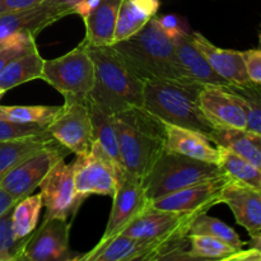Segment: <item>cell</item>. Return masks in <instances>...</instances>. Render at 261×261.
Wrapping results in <instances>:
<instances>
[{
    "mask_svg": "<svg viewBox=\"0 0 261 261\" xmlns=\"http://www.w3.org/2000/svg\"><path fill=\"white\" fill-rule=\"evenodd\" d=\"M122 167L144 180L166 149L165 122L143 107L115 114Z\"/></svg>",
    "mask_w": 261,
    "mask_h": 261,
    "instance_id": "obj_1",
    "label": "cell"
},
{
    "mask_svg": "<svg viewBox=\"0 0 261 261\" xmlns=\"http://www.w3.org/2000/svg\"><path fill=\"white\" fill-rule=\"evenodd\" d=\"M110 46L143 82L154 79L188 81L176 61L173 41L160 27L157 15L132 37Z\"/></svg>",
    "mask_w": 261,
    "mask_h": 261,
    "instance_id": "obj_2",
    "label": "cell"
},
{
    "mask_svg": "<svg viewBox=\"0 0 261 261\" xmlns=\"http://www.w3.org/2000/svg\"><path fill=\"white\" fill-rule=\"evenodd\" d=\"M94 86L89 99L111 114L143 107L144 82L138 78L111 46L89 45Z\"/></svg>",
    "mask_w": 261,
    "mask_h": 261,
    "instance_id": "obj_3",
    "label": "cell"
},
{
    "mask_svg": "<svg viewBox=\"0 0 261 261\" xmlns=\"http://www.w3.org/2000/svg\"><path fill=\"white\" fill-rule=\"evenodd\" d=\"M204 84L178 79L144 82L143 109L166 124L177 125L208 134L213 125L199 106V93Z\"/></svg>",
    "mask_w": 261,
    "mask_h": 261,
    "instance_id": "obj_4",
    "label": "cell"
},
{
    "mask_svg": "<svg viewBox=\"0 0 261 261\" xmlns=\"http://www.w3.org/2000/svg\"><path fill=\"white\" fill-rule=\"evenodd\" d=\"M223 175L226 173L219 165L165 149L143 180V185L148 198L153 201L173 191Z\"/></svg>",
    "mask_w": 261,
    "mask_h": 261,
    "instance_id": "obj_5",
    "label": "cell"
},
{
    "mask_svg": "<svg viewBox=\"0 0 261 261\" xmlns=\"http://www.w3.org/2000/svg\"><path fill=\"white\" fill-rule=\"evenodd\" d=\"M41 79L63 94L65 101H88L94 86V65L88 41L84 38L65 55L45 60Z\"/></svg>",
    "mask_w": 261,
    "mask_h": 261,
    "instance_id": "obj_6",
    "label": "cell"
},
{
    "mask_svg": "<svg viewBox=\"0 0 261 261\" xmlns=\"http://www.w3.org/2000/svg\"><path fill=\"white\" fill-rule=\"evenodd\" d=\"M76 205L89 195L114 196L117 177L124 171L96 142H92L87 154L76 155L73 162Z\"/></svg>",
    "mask_w": 261,
    "mask_h": 261,
    "instance_id": "obj_7",
    "label": "cell"
},
{
    "mask_svg": "<svg viewBox=\"0 0 261 261\" xmlns=\"http://www.w3.org/2000/svg\"><path fill=\"white\" fill-rule=\"evenodd\" d=\"M69 153L70 150L54 139L50 144L10 170L0 181V188L17 201L22 200L40 186L48 171Z\"/></svg>",
    "mask_w": 261,
    "mask_h": 261,
    "instance_id": "obj_8",
    "label": "cell"
},
{
    "mask_svg": "<svg viewBox=\"0 0 261 261\" xmlns=\"http://www.w3.org/2000/svg\"><path fill=\"white\" fill-rule=\"evenodd\" d=\"M47 132L70 153L87 154L93 140L88 101L64 102L60 114L48 125Z\"/></svg>",
    "mask_w": 261,
    "mask_h": 261,
    "instance_id": "obj_9",
    "label": "cell"
},
{
    "mask_svg": "<svg viewBox=\"0 0 261 261\" xmlns=\"http://www.w3.org/2000/svg\"><path fill=\"white\" fill-rule=\"evenodd\" d=\"M112 199L111 213L101 240L121 233L137 217L152 208V200L145 193L143 181L125 170L117 177V188Z\"/></svg>",
    "mask_w": 261,
    "mask_h": 261,
    "instance_id": "obj_10",
    "label": "cell"
},
{
    "mask_svg": "<svg viewBox=\"0 0 261 261\" xmlns=\"http://www.w3.org/2000/svg\"><path fill=\"white\" fill-rule=\"evenodd\" d=\"M42 203L46 208L43 219L73 218L78 212L73 163L61 160L51 168L40 184Z\"/></svg>",
    "mask_w": 261,
    "mask_h": 261,
    "instance_id": "obj_11",
    "label": "cell"
},
{
    "mask_svg": "<svg viewBox=\"0 0 261 261\" xmlns=\"http://www.w3.org/2000/svg\"><path fill=\"white\" fill-rule=\"evenodd\" d=\"M70 223L64 219H43L38 229L25 242L20 260L25 261H71L78 260L69 246Z\"/></svg>",
    "mask_w": 261,
    "mask_h": 261,
    "instance_id": "obj_12",
    "label": "cell"
},
{
    "mask_svg": "<svg viewBox=\"0 0 261 261\" xmlns=\"http://www.w3.org/2000/svg\"><path fill=\"white\" fill-rule=\"evenodd\" d=\"M194 214L149 208L125 227L122 234L147 241L170 242L188 237V228Z\"/></svg>",
    "mask_w": 261,
    "mask_h": 261,
    "instance_id": "obj_13",
    "label": "cell"
},
{
    "mask_svg": "<svg viewBox=\"0 0 261 261\" xmlns=\"http://www.w3.org/2000/svg\"><path fill=\"white\" fill-rule=\"evenodd\" d=\"M228 178V176L223 175L173 191L153 200L152 206L161 211L188 213L194 216L205 213L212 206L221 204V191Z\"/></svg>",
    "mask_w": 261,
    "mask_h": 261,
    "instance_id": "obj_14",
    "label": "cell"
},
{
    "mask_svg": "<svg viewBox=\"0 0 261 261\" xmlns=\"http://www.w3.org/2000/svg\"><path fill=\"white\" fill-rule=\"evenodd\" d=\"M173 241V240H172ZM171 242V241H170ZM168 242L147 241L119 233L107 240H101L93 249L78 260L83 261H153L160 259Z\"/></svg>",
    "mask_w": 261,
    "mask_h": 261,
    "instance_id": "obj_15",
    "label": "cell"
},
{
    "mask_svg": "<svg viewBox=\"0 0 261 261\" xmlns=\"http://www.w3.org/2000/svg\"><path fill=\"white\" fill-rule=\"evenodd\" d=\"M199 106L213 127L246 129L247 120L244 107L226 87L204 84L199 93Z\"/></svg>",
    "mask_w": 261,
    "mask_h": 261,
    "instance_id": "obj_16",
    "label": "cell"
},
{
    "mask_svg": "<svg viewBox=\"0 0 261 261\" xmlns=\"http://www.w3.org/2000/svg\"><path fill=\"white\" fill-rule=\"evenodd\" d=\"M219 201L231 209L234 219L249 234L261 231V191L240 181L228 178Z\"/></svg>",
    "mask_w": 261,
    "mask_h": 261,
    "instance_id": "obj_17",
    "label": "cell"
},
{
    "mask_svg": "<svg viewBox=\"0 0 261 261\" xmlns=\"http://www.w3.org/2000/svg\"><path fill=\"white\" fill-rule=\"evenodd\" d=\"M69 14H73L70 8L45 2L30 9L5 13L0 15V40L20 31H27L36 36L43 28Z\"/></svg>",
    "mask_w": 261,
    "mask_h": 261,
    "instance_id": "obj_18",
    "label": "cell"
},
{
    "mask_svg": "<svg viewBox=\"0 0 261 261\" xmlns=\"http://www.w3.org/2000/svg\"><path fill=\"white\" fill-rule=\"evenodd\" d=\"M190 37L212 69L224 81L229 84H242L250 82L242 51L218 47L199 32L190 33Z\"/></svg>",
    "mask_w": 261,
    "mask_h": 261,
    "instance_id": "obj_19",
    "label": "cell"
},
{
    "mask_svg": "<svg viewBox=\"0 0 261 261\" xmlns=\"http://www.w3.org/2000/svg\"><path fill=\"white\" fill-rule=\"evenodd\" d=\"M166 149L178 154L204 161L219 163V148L212 142L208 135L198 130L166 124Z\"/></svg>",
    "mask_w": 261,
    "mask_h": 261,
    "instance_id": "obj_20",
    "label": "cell"
},
{
    "mask_svg": "<svg viewBox=\"0 0 261 261\" xmlns=\"http://www.w3.org/2000/svg\"><path fill=\"white\" fill-rule=\"evenodd\" d=\"M175 56L177 65L182 73L184 78L188 81L198 82L201 84H213V86H228V82L219 76L212 69L203 54L196 48L191 41L190 33L184 32L178 37L173 38Z\"/></svg>",
    "mask_w": 261,
    "mask_h": 261,
    "instance_id": "obj_21",
    "label": "cell"
},
{
    "mask_svg": "<svg viewBox=\"0 0 261 261\" xmlns=\"http://www.w3.org/2000/svg\"><path fill=\"white\" fill-rule=\"evenodd\" d=\"M208 138L217 147L226 148L261 170V134L249 129L213 127Z\"/></svg>",
    "mask_w": 261,
    "mask_h": 261,
    "instance_id": "obj_22",
    "label": "cell"
},
{
    "mask_svg": "<svg viewBox=\"0 0 261 261\" xmlns=\"http://www.w3.org/2000/svg\"><path fill=\"white\" fill-rule=\"evenodd\" d=\"M161 7V0H122L117 14L114 42L126 40L139 32Z\"/></svg>",
    "mask_w": 261,
    "mask_h": 261,
    "instance_id": "obj_23",
    "label": "cell"
},
{
    "mask_svg": "<svg viewBox=\"0 0 261 261\" xmlns=\"http://www.w3.org/2000/svg\"><path fill=\"white\" fill-rule=\"evenodd\" d=\"M122 0H99L84 19L86 40L89 45L110 46L114 43L117 14Z\"/></svg>",
    "mask_w": 261,
    "mask_h": 261,
    "instance_id": "obj_24",
    "label": "cell"
},
{
    "mask_svg": "<svg viewBox=\"0 0 261 261\" xmlns=\"http://www.w3.org/2000/svg\"><path fill=\"white\" fill-rule=\"evenodd\" d=\"M43 63L45 59L41 56L38 47L18 56L0 73V87L7 92L27 82L41 79Z\"/></svg>",
    "mask_w": 261,
    "mask_h": 261,
    "instance_id": "obj_25",
    "label": "cell"
},
{
    "mask_svg": "<svg viewBox=\"0 0 261 261\" xmlns=\"http://www.w3.org/2000/svg\"><path fill=\"white\" fill-rule=\"evenodd\" d=\"M88 109L89 116L92 121V134L93 140L92 142L98 143L102 149L117 163L121 168V155H120L119 138H117L116 125H115V115L106 111L94 103L93 101L88 98Z\"/></svg>",
    "mask_w": 261,
    "mask_h": 261,
    "instance_id": "obj_26",
    "label": "cell"
},
{
    "mask_svg": "<svg viewBox=\"0 0 261 261\" xmlns=\"http://www.w3.org/2000/svg\"><path fill=\"white\" fill-rule=\"evenodd\" d=\"M53 140L54 138L50 134H45L25 139L0 142V181L15 166L45 148Z\"/></svg>",
    "mask_w": 261,
    "mask_h": 261,
    "instance_id": "obj_27",
    "label": "cell"
},
{
    "mask_svg": "<svg viewBox=\"0 0 261 261\" xmlns=\"http://www.w3.org/2000/svg\"><path fill=\"white\" fill-rule=\"evenodd\" d=\"M41 193L31 194L22 200L17 201L12 209V229L17 239L25 240L37 228L42 209Z\"/></svg>",
    "mask_w": 261,
    "mask_h": 261,
    "instance_id": "obj_28",
    "label": "cell"
},
{
    "mask_svg": "<svg viewBox=\"0 0 261 261\" xmlns=\"http://www.w3.org/2000/svg\"><path fill=\"white\" fill-rule=\"evenodd\" d=\"M219 148V163L223 172L232 180L261 191V170L245 158L226 148Z\"/></svg>",
    "mask_w": 261,
    "mask_h": 261,
    "instance_id": "obj_29",
    "label": "cell"
},
{
    "mask_svg": "<svg viewBox=\"0 0 261 261\" xmlns=\"http://www.w3.org/2000/svg\"><path fill=\"white\" fill-rule=\"evenodd\" d=\"M190 260H229L240 249L208 234H189Z\"/></svg>",
    "mask_w": 261,
    "mask_h": 261,
    "instance_id": "obj_30",
    "label": "cell"
},
{
    "mask_svg": "<svg viewBox=\"0 0 261 261\" xmlns=\"http://www.w3.org/2000/svg\"><path fill=\"white\" fill-rule=\"evenodd\" d=\"M241 102L247 120L246 129L261 134V84L247 82L226 86Z\"/></svg>",
    "mask_w": 261,
    "mask_h": 261,
    "instance_id": "obj_31",
    "label": "cell"
},
{
    "mask_svg": "<svg viewBox=\"0 0 261 261\" xmlns=\"http://www.w3.org/2000/svg\"><path fill=\"white\" fill-rule=\"evenodd\" d=\"M63 106H0V117L22 124L47 127L60 114Z\"/></svg>",
    "mask_w": 261,
    "mask_h": 261,
    "instance_id": "obj_32",
    "label": "cell"
},
{
    "mask_svg": "<svg viewBox=\"0 0 261 261\" xmlns=\"http://www.w3.org/2000/svg\"><path fill=\"white\" fill-rule=\"evenodd\" d=\"M189 234H208L222 240L237 249H242L245 245V242L240 239L237 232L232 227L222 222L221 219L208 216L206 212L198 214L191 219L188 228V236Z\"/></svg>",
    "mask_w": 261,
    "mask_h": 261,
    "instance_id": "obj_33",
    "label": "cell"
},
{
    "mask_svg": "<svg viewBox=\"0 0 261 261\" xmlns=\"http://www.w3.org/2000/svg\"><path fill=\"white\" fill-rule=\"evenodd\" d=\"M12 209L0 217V261L20 260L28 240H19L13 233Z\"/></svg>",
    "mask_w": 261,
    "mask_h": 261,
    "instance_id": "obj_34",
    "label": "cell"
},
{
    "mask_svg": "<svg viewBox=\"0 0 261 261\" xmlns=\"http://www.w3.org/2000/svg\"><path fill=\"white\" fill-rule=\"evenodd\" d=\"M36 36L27 31H20L7 37V46L0 48V73L12 60L37 47Z\"/></svg>",
    "mask_w": 261,
    "mask_h": 261,
    "instance_id": "obj_35",
    "label": "cell"
},
{
    "mask_svg": "<svg viewBox=\"0 0 261 261\" xmlns=\"http://www.w3.org/2000/svg\"><path fill=\"white\" fill-rule=\"evenodd\" d=\"M48 134L47 127L36 124H22L0 117V142L25 139Z\"/></svg>",
    "mask_w": 261,
    "mask_h": 261,
    "instance_id": "obj_36",
    "label": "cell"
},
{
    "mask_svg": "<svg viewBox=\"0 0 261 261\" xmlns=\"http://www.w3.org/2000/svg\"><path fill=\"white\" fill-rule=\"evenodd\" d=\"M242 55H244L250 82L261 84V50L260 48H251V50L242 51Z\"/></svg>",
    "mask_w": 261,
    "mask_h": 261,
    "instance_id": "obj_37",
    "label": "cell"
},
{
    "mask_svg": "<svg viewBox=\"0 0 261 261\" xmlns=\"http://www.w3.org/2000/svg\"><path fill=\"white\" fill-rule=\"evenodd\" d=\"M157 20H158V24H160V27L162 28L163 32H165L171 40L178 37L181 33L186 32V31L182 28L181 20L178 19L176 15L166 14V15H161V17H158L157 15Z\"/></svg>",
    "mask_w": 261,
    "mask_h": 261,
    "instance_id": "obj_38",
    "label": "cell"
},
{
    "mask_svg": "<svg viewBox=\"0 0 261 261\" xmlns=\"http://www.w3.org/2000/svg\"><path fill=\"white\" fill-rule=\"evenodd\" d=\"M43 0H0V15L36 7Z\"/></svg>",
    "mask_w": 261,
    "mask_h": 261,
    "instance_id": "obj_39",
    "label": "cell"
},
{
    "mask_svg": "<svg viewBox=\"0 0 261 261\" xmlns=\"http://www.w3.org/2000/svg\"><path fill=\"white\" fill-rule=\"evenodd\" d=\"M15 204H17V200L0 188V217L7 213L8 211H10Z\"/></svg>",
    "mask_w": 261,
    "mask_h": 261,
    "instance_id": "obj_40",
    "label": "cell"
},
{
    "mask_svg": "<svg viewBox=\"0 0 261 261\" xmlns=\"http://www.w3.org/2000/svg\"><path fill=\"white\" fill-rule=\"evenodd\" d=\"M250 249L255 250L261 257V231L256 232L254 234H250V241H249Z\"/></svg>",
    "mask_w": 261,
    "mask_h": 261,
    "instance_id": "obj_41",
    "label": "cell"
},
{
    "mask_svg": "<svg viewBox=\"0 0 261 261\" xmlns=\"http://www.w3.org/2000/svg\"><path fill=\"white\" fill-rule=\"evenodd\" d=\"M45 3H50V4H55V5H63V7H68L73 10V7L79 3L81 0H43Z\"/></svg>",
    "mask_w": 261,
    "mask_h": 261,
    "instance_id": "obj_42",
    "label": "cell"
},
{
    "mask_svg": "<svg viewBox=\"0 0 261 261\" xmlns=\"http://www.w3.org/2000/svg\"><path fill=\"white\" fill-rule=\"evenodd\" d=\"M4 93H5V91L2 88V87H0V98H2V97L4 96Z\"/></svg>",
    "mask_w": 261,
    "mask_h": 261,
    "instance_id": "obj_43",
    "label": "cell"
},
{
    "mask_svg": "<svg viewBox=\"0 0 261 261\" xmlns=\"http://www.w3.org/2000/svg\"><path fill=\"white\" fill-rule=\"evenodd\" d=\"M259 40H260V45H261V30H260V33H259Z\"/></svg>",
    "mask_w": 261,
    "mask_h": 261,
    "instance_id": "obj_44",
    "label": "cell"
}]
</instances>
